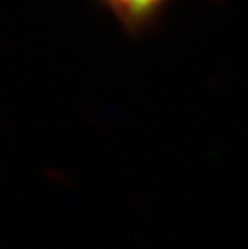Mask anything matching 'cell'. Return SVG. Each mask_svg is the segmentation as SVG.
<instances>
[{
    "label": "cell",
    "mask_w": 248,
    "mask_h": 249,
    "mask_svg": "<svg viewBox=\"0 0 248 249\" xmlns=\"http://www.w3.org/2000/svg\"><path fill=\"white\" fill-rule=\"evenodd\" d=\"M171 0H103L129 32H141L159 17Z\"/></svg>",
    "instance_id": "obj_1"
}]
</instances>
